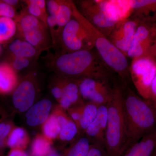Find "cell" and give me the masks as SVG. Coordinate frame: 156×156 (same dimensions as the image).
I'll list each match as a JSON object with an SVG mask.
<instances>
[{
  "label": "cell",
  "instance_id": "41",
  "mask_svg": "<svg viewBox=\"0 0 156 156\" xmlns=\"http://www.w3.org/2000/svg\"><path fill=\"white\" fill-rule=\"evenodd\" d=\"M1 51H2V48H1V46H0V53H1Z\"/></svg>",
  "mask_w": 156,
  "mask_h": 156
},
{
  "label": "cell",
  "instance_id": "4",
  "mask_svg": "<svg viewBox=\"0 0 156 156\" xmlns=\"http://www.w3.org/2000/svg\"><path fill=\"white\" fill-rule=\"evenodd\" d=\"M108 120L105 147L108 156H122L126 143V123L123 107L122 81L115 80L112 94L107 104Z\"/></svg>",
  "mask_w": 156,
  "mask_h": 156
},
{
  "label": "cell",
  "instance_id": "40",
  "mask_svg": "<svg viewBox=\"0 0 156 156\" xmlns=\"http://www.w3.org/2000/svg\"><path fill=\"white\" fill-rule=\"evenodd\" d=\"M152 156H156V145L154 149L153 153Z\"/></svg>",
  "mask_w": 156,
  "mask_h": 156
},
{
  "label": "cell",
  "instance_id": "36",
  "mask_svg": "<svg viewBox=\"0 0 156 156\" xmlns=\"http://www.w3.org/2000/svg\"><path fill=\"white\" fill-rule=\"evenodd\" d=\"M8 156H28L23 151L17 149H14L10 152Z\"/></svg>",
  "mask_w": 156,
  "mask_h": 156
},
{
  "label": "cell",
  "instance_id": "31",
  "mask_svg": "<svg viewBox=\"0 0 156 156\" xmlns=\"http://www.w3.org/2000/svg\"><path fill=\"white\" fill-rule=\"evenodd\" d=\"M84 106L83 104L80 103L77 105L76 107L72 108L69 110L71 119L76 124L77 126L82 116Z\"/></svg>",
  "mask_w": 156,
  "mask_h": 156
},
{
  "label": "cell",
  "instance_id": "29",
  "mask_svg": "<svg viewBox=\"0 0 156 156\" xmlns=\"http://www.w3.org/2000/svg\"><path fill=\"white\" fill-rule=\"evenodd\" d=\"M9 64L16 71L21 70L28 67L34 60L29 58L18 57V56H10Z\"/></svg>",
  "mask_w": 156,
  "mask_h": 156
},
{
  "label": "cell",
  "instance_id": "26",
  "mask_svg": "<svg viewBox=\"0 0 156 156\" xmlns=\"http://www.w3.org/2000/svg\"><path fill=\"white\" fill-rule=\"evenodd\" d=\"M60 130L61 127L58 122V117L55 115L49 117L44 125V133L49 138H56L59 134Z\"/></svg>",
  "mask_w": 156,
  "mask_h": 156
},
{
  "label": "cell",
  "instance_id": "32",
  "mask_svg": "<svg viewBox=\"0 0 156 156\" xmlns=\"http://www.w3.org/2000/svg\"><path fill=\"white\" fill-rule=\"evenodd\" d=\"M62 0H49L47 2V9L49 15L57 16L59 12Z\"/></svg>",
  "mask_w": 156,
  "mask_h": 156
},
{
  "label": "cell",
  "instance_id": "6",
  "mask_svg": "<svg viewBox=\"0 0 156 156\" xmlns=\"http://www.w3.org/2000/svg\"><path fill=\"white\" fill-rule=\"evenodd\" d=\"M130 72L138 94L149 101L151 86L156 75V60L149 55L132 58Z\"/></svg>",
  "mask_w": 156,
  "mask_h": 156
},
{
  "label": "cell",
  "instance_id": "25",
  "mask_svg": "<svg viewBox=\"0 0 156 156\" xmlns=\"http://www.w3.org/2000/svg\"><path fill=\"white\" fill-rule=\"evenodd\" d=\"M90 143L87 136H82L76 140L68 151L66 156H87Z\"/></svg>",
  "mask_w": 156,
  "mask_h": 156
},
{
  "label": "cell",
  "instance_id": "27",
  "mask_svg": "<svg viewBox=\"0 0 156 156\" xmlns=\"http://www.w3.org/2000/svg\"><path fill=\"white\" fill-rule=\"evenodd\" d=\"M50 143L42 137H38L35 140L32 148L34 156H46L50 151Z\"/></svg>",
  "mask_w": 156,
  "mask_h": 156
},
{
  "label": "cell",
  "instance_id": "34",
  "mask_svg": "<svg viewBox=\"0 0 156 156\" xmlns=\"http://www.w3.org/2000/svg\"><path fill=\"white\" fill-rule=\"evenodd\" d=\"M153 41L152 45L150 49L148 55L151 56L156 60V26L153 24Z\"/></svg>",
  "mask_w": 156,
  "mask_h": 156
},
{
  "label": "cell",
  "instance_id": "38",
  "mask_svg": "<svg viewBox=\"0 0 156 156\" xmlns=\"http://www.w3.org/2000/svg\"><path fill=\"white\" fill-rule=\"evenodd\" d=\"M3 2L14 8L19 3V1L17 0H3Z\"/></svg>",
  "mask_w": 156,
  "mask_h": 156
},
{
  "label": "cell",
  "instance_id": "42",
  "mask_svg": "<svg viewBox=\"0 0 156 156\" xmlns=\"http://www.w3.org/2000/svg\"><path fill=\"white\" fill-rule=\"evenodd\" d=\"M154 24L156 26V22L155 23H154Z\"/></svg>",
  "mask_w": 156,
  "mask_h": 156
},
{
  "label": "cell",
  "instance_id": "23",
  "mask_svg": "<svg viewBox=\"0 0 156 156\" xmlns=\"http://www.w3.org/2000/svg\"><path fill=\"white\" fill-rule=\"evenodd\" d=\"M99 106L91 102L84 105L82 116L77 126L78 132H86L87 128L96 118Z\"/></svg>",
  "mask_w": 156,
  "mask_h": 156
},
{
  "label": "cell",
  "instance_id": "10",
  "mask_svg": "<svg viewBox=\"0 0 156 156\" xmlns=\"http://www.w3.org/2000/svg\"><path fill=\"white\" fill-rule=\"evenodd\" d=\"M139 23L131 17L121 20L115 26L108 37L126 56Z\"/></svg>",
  "mask_w": 156,
  "mask_h": 156
},
{
  "label": "cell",
  "instance_id": "18",
  "mask_svg": "<svg viewBox=\"0 0 156 156\" xmlns=\"http://www.w3.org/2000/svg\"><path fill=\"white\" fill-rule=\"evenodd\" d=\"M10 56H18L35 60L42 52L21 39L14 40L9 46Z\"/></svg>",
  "mask_w": 156,
  "mask_h": 156
},
{
  "label": "cell",
  "instance_id": "19",
  "mask_svg": "<svg viewBox=\"0 0 156 156\" xmlns=\"http://www.w3.org/2000/svg\"><path fill=\"white\" fill-rule=\"evenodd\" d=\"M17 71L8 62L0 63V93H7L15 88Z\"/></svg>",
  "mask_w": 156,
  "mask_h": 156
},
{
  "label": "cell",
  "instance_id": "39",
  "mask_svg": "<svg viewBox=\"0 0 156 156\" xmlns=\"http://www.w3.org/2000/svg\"><path fill=\"white\" fill-rule=\"evenodd\" d=\"M46 156H59L57 153L54 151L50 152Z\"/></svg>",
  "mask_w": 156,
  "mask_h": 156
},
{
  "label": "cell",
  "instance_id": "13",
  "mask_svg": "<svg viewBox=\"0 0 156 156\" xmlns=\"http://www.w3.org/2000/svg\"><path fill=\"white\" fill-rule=\"evenodd\" d=\"M108 120L107 105L98 106L97 116L86 130V136L91 144H100L105 148V132Z\"/></svg>",
  "mask_w": 156,
  "mask_h": 156
},
{
  "label": "cell",
  "instance_id": "21",
  "mask_svg": "<svg viewBox=\"0 0 156 156\" xmlns=\"http://www.w3.org/2000/svg\"><path fill=\"white\" fill-rule=\"evenodd\" d=\"M23 2L26 5L25 9L30 15L36 17L47 24L48 14L47 12V2L44 0H25Z\"/></svg>",
  "mask_w": 156,
  "mask_h": 156
},
{
  "label": "cell",
  "instance_id": "3",
  "mask_svg": "<svg viewBox=\"0 0 156 156\" xmlns=\"http://www.w3.org/2000/svg\"><path fill=\"white\" fill-rule=\"evenodd\" d=\"M73 17L80 23L91 39L104 63L113 73L123 82L128 84L131 78L130 66L127 56L116 48L108 37L95 27L80 13L74 2L73 5Z\"/></svg>",
  "mask_w": 156,
  "mask_h": 156
},
{
  "label": "cell",
  "instance_id": "35",
  "mask_svg": "<svg viewBox=\"0 0 156 156\" xmlns=\"http://www.w3.org/2000/svg\"><path fill=\"white\" fill-rule=\"evenodd\" d=\"M149 101L156 108V75L151 86Z\"/></svg>",
  "mask_w": 156,
  "mask_h": 156
},
{
  "label": "cell",
  "instance_id": "11",
  "mask_svg": "<svg viewBox=\"0 0 156 156\" xmlns=\"http://www.w3.org/2000/svg\"><path fill=\"white\" fill-rule=\"evenodd\" d=\"M153 24L147 22L139 23L127 56L132 59L148 55L153 41Z\"/></svg>",
  "mask_w": 156,
  "mask_h": 156
},
{
  "label": "cell",
  "instance_id": "1",
  "mask_svg": "<svg viewBox=\"0 0 156 156\" xmlns=\"http://www.w3.org/2000/svg\"><path fill=\"white\" fill-rule=\"evenodd\" d=\"M44 59L47 67L62 77L74 80L88 77L107 80L115 78L97 51L93 49L71 53H48Z\"/></svg>",
  "mask_w": 156,
  "mask_h": 156
},
{
  "label": "cell",
  "instance_id": "43",
  "mask_svg": "<svg viewBox=\"0 0 156 156\" xmlns=\"http://www.w3.org/2000/svg\"><path fill=\"white\" fill-rule=\"evenodd\" d=\"M1 1H0V3L1 2Z\"/></svg>",
  "mask_w": 156,
  "mask_h": 156
},
{
  "label": "cell",
  "instance_id": "8",
  "mask_svg": "<svg viewBox=\"0 0 156 156\" xmlns=\"http://www.w3.org/2000/svg\"><path fill=\"white\" fill-rule=\"evenodd\" d=\"M115 79L88 77L76 80L81 97L98 105H106L111 98Z\"/></svg>",
  "mask_w": 156,
  "mask_h": 156
},
{
  "label": "cell",
  "instance_id": "5",
  "mask_svg": "<svg viewBox=\"0 0 156 156\" xmlns=\"http://www.w3.org/2000/svg\"><path fill=\"white\" fill-rule=\"evenodd\" d=\"M14 20L19 39L28 42L42 52L53 47L48 25L29 14L25 9Z\"/></svg>",
  "mask_w": 156,
  "mask_h": 156
},
{
  "label": "cell",
  "instance_id": "22",
  "mask_svg": "<svg viewBox=\"0 0 156 156\" xmlns=\"http://www.w3.org/2000/svg\"><path fill=\"white\" fill-rule=\"evenodd\" d=\"M58 119L60 127L59 136L62 140L70 141L78 133V128L76 124L71 119L63 115L58 117Z\"/></svg>",
  "mask_w": 156,
  "mask_h": 156
},
{
  "label": "cell",
  "instance_id": "15",
  "mask_svg": "<svg viewBox=\"0 0 156 156\" xmlns=\"http://www.w3.org/2000/svg\"><path fill=\"white\" fill-rule=\"evenodd\" d=\"M60 77L61 79L63 92L62 97L59 101L62 107L68 109L73 105H77L82 103L76 80L62 77Z\"/></svg>",
  "mask_w": 156,
  "mask_h": 156
},
{
  "label": "cell",
  "instance_id": "9",
  "mask_svg": "<svg viewBox=\"0 0 156 156\" xmlns=\"http://www.w3.org/2000/svg\"><path fill=\"white\" fill-rule=\"evenodd\" d=\"M78 10L83 16L101 33L108 37L118 23L114 21L105 12L101 0L81 1Z\"/></svg>",
  "mask_w": 156,
  "mask_h": 156
},
{
  "label": "cell",
  "instance_id": "20",
  "mask_svg": "<svg viewBox=\"0 0 156 156\" xmlns=\"http://www.w3.org/2000/svg\"><path fill=\"white\" fill-rule=\"evenodd\" d=\"M73 3L72 1L62 0L59 12L56 16L57 31L55 46L62 30L73 17Z\"/></svg>",
  "mask_w": 156,
  "mask_h": 156
},
{
  "label": "cell",
  "instance_id": "37",
  "mask_svg": "<svg viewBox=\"0 0 156 156\" xmlns=\"http://www.w3.org/2000/svg\"><path fill=\"white\" fill-rule=\"evenodd\" d=\"M5 124L4 123L0 124V145H2L3 143V134L6 126Z\"/></svg>",
  "mask_w": 156,
  "mask_h": 156
},
{
  "label": "cell",
  "instance_id": "28",
  "mask_svg": "<svg viewBox=\"0 0 156 156\" xmlns=\"http://www.w3.org/2000/svg\"><path fill=\"white\" fill-rule=\"evenodd\" d=\"M24 130L21 128L14 129L9 135L7 144L11 147H15L22 142L25 136Z\"/></svg>",
  "mask_w": 156,
  "mask_h": 156
},
{
  "label": "cell",
  "instance_id": "24",
  "mask_svg": "<svg viewBox=\"0 0 156 156\" xmlns=\"http://www.w3.org/2000/svg\"><path fill=\"white\" fill-rule=\"evenodd\" d=\"M17 33V25L15 20L6 17H0V44L11 40Z\"/></svg>",
  "mask_w": 156,
  "mask_h": 156
},
{
  "label": "cell",
  "instance_id": "30",
  "mask_svg": "<svg viewBox=\"0 0 156 156\" xmlns=\"http://www.w3.org/2000/svg\"><path fill=\"white\" fill-rule=\"evenodd\" d=\"M15 9L8 4L1 1L0 3V17H6L14 19L16 17Z\"/></svg>",
  "mask_w": 156,
  "mask_h": 156
},
{
  "label": "cell",
  "instance_id": "2",
  "mask_svg": "<svg viewBox=\"0 0 156 156\" xmlns=\"http://www.w3.org/2000/svg\"><path fill=\"white\" fill-rule=\"evenodd\" d=\"M122 89L126 130L125 153L156 128V108L149 101L136 95L128 83L122 81Z\"/></svg>",
  "mask_w": 156,
  "mask_h": 156
},
{
  "label": "cell",
  "instance_id": "16",
  "mask_svg": "<svg viewBox=\"0 0 156 156\" xmlns=\"http://www.w3.org/2000/svg\"><path fill=\"white\" fill-rule=\"evenodd\" d=\"M156 145V128L128 148L122 156H152Z\"/></svg>",
  "mask_w": 156,
  "mask_h": 156
},
{
  "label": "cell",
  "instance_id": "7",
  "mask_svg": "<svg viewBox=\"0 0 156 156\" xmlns=\"http://www.w3.org/2000/svg\"><path fill=\"white\" fill-rule=\"evenodd\" d=\"M60 48L57 53H71L80 50H92L91 39L80 23L73 17L62 30L55 47Z\"/></svg>",
  "mask_w": 156,
  "mask_h": 156
},
{
  "label": "cell",
  "instance_id": "12",
  "mask_svg": "<svg viewBox=\"0 0 156 156\" xmlns=\"http://www.w3.org/2000/svg\"><path fill=\"white\" fill-rule=\"evenodd\" d=\"M35 75L34 72L29 73L14 90L13 104L20 112L27 111L33 105L36 92L34 82Z\"/></svg>",
  "mask_w": 156,
  "mask_h": 156
},
{
  "label": "cell",
  "instance_id": "33",
  "mask_svg": "<svg viewBox=\"0 0 156 156\" xmlns=\"http://www.w3.org/2000/svg\"><path fill=\"white\" fill-rule=\"evenodd\" d=\"M58 80L56 81V83L51 89V93L56 99L60 101L62 96V86L61 78L58 76Z\"/></svg>",
  "mask_w": 156,
  "mask_h": 156
},
{
  "label": "cell",
  "instance_id": "14",
  "mask_svg": "<svg viewBox=\"0 0 156 156\" xmlns=\"http://www.w3.org/2000/svg\"><path fill=\"white\" fill-rule=\"evenodd\" d=\"M131 17L140 22H156V0L131 1Z\"/></svg>",
  "mask_w": 156,
  "mask_h": 156
},
{
  "label": "cell",
  "instance_id": "17",
  "mask_svg": "<svg viewBox=\"0 0 156 156\" xmlns=\"http://www.w3.org/2000/svg\"><path fill=\"white\" fill-rule=\"evenodd\" d=\"M51 107L52 102L48 99H44L35 104L26 114L27 124L36 126L48 120Z\"/></svg>",
  "mask_w": 156,
  "mask_h": 156
}]
</instances>
